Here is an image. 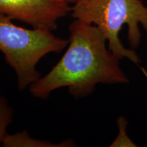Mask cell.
Here are the masks:
<instances>
[{
  "label": "cell",
  "instance_id": "cell-7",
  "mask_svg": "<svg viewBox=\"0 0 147 147\" xmlns=\"http://www.w3.org/2000/svg\"><path fill=\"white\" fill-rule=\"evenodd\" d=\"M119 134L110 146H135V144L129 138L126 134L127 121L123 117H120L117 120Z\"/></svg>",
  "mask_w": 147,
  "mask_h": 147
},
{
  "label": "cell",
  "instance_id": "cell-4",
  "mask_svg": "<svg viewBox=\"0 0 147 147\" xmlns=\"http://www.w3.org/2000/svg\"><path fill=\"white\" fill-rule=\"evenodd\" d=\"M66 0H0V13L33 28L55 31L60 18L71 13Z\"/></svg>",
  "mask_w": 147,
  "mask_h": 147
},
{
  "label": "cell",
  "instance_id": "cell-8",
  "mask_svg": "<svg viewBox=\"0 0 147 147\" xmlns=\"http://www.w3.org/2000/svg\"><path fill=\"white\" fill-rule=\"evenodd\" d=\"M66 1H67V2L69 3V4H71V3H73V4H75V3L80 2V1H83V0H66Z\"/></svg>",
  "mask_w": 147,
  "mask_h": 147
},
{
  "label": "cell",
  "instance_id": "cell-3",
  "mask_svg": "<svg viewBox=\"0 0 147 147\" xmlns=\"http://www.w3.org/2000/svg\"><path fill=\"white\" fill-rule=\"evenodd\" d=\"M12 21L0 13V51L15 71L18 89L23 91L41 77L36 68L40 59L49 53H61L69 42L51 31L24 28Z\"/></svg>",
  "mask_w": 147,
  "mask_h": 147
},
{
  "label": "cell",
  "instance_id": "cell-2",
  "mask_svg": "<svg viewBox=\"0 0 147 147\" xmlns=\"http://www.w3.org/2000/svg\"><path fill=\"white\" fill-rule=\"evenodd\" d=\"M71 16L84 23L94 25L104 35L109 50L119 59H127L138 64L139 56L127 49L119 39L122 27H128L130 47L136 49L141 41L139 25L147 34V7L141 0H83L71 8Z\"/></svg>",
  "mask_w": 147,
  "mask_h": 147
},
{
  "label": "cell",
  "instance_id": "cell-1",
  "mask_svg": "<svg viewBox=\"0 0 147 147\" xmlns=\"http://www.w3.org/2000/svg\"><path fill=\"white\" fill-rule=\"evenodd\" d=\"M69 32L67 49L61 59L29 85L32 96L47 99L55 90L67 87L69 94L78 99L91 94L98 84L128 83L120 59L106 47L107 41L98 27L74 19Z\"/></svg>",
  "mask_w": 147,
  "mask_h": 147
},
{
  "label": "cell",
  "instance_id": "cell-5",
  "mask_svg": "<svg viewBox=\"0 0 147 147\" xmlns=\"http://www.w3.org/2000/svg\"><path fill=\"white\" fill-rule=\"evenodd\" d=\"M1 146L3 147H71L76 146V144L71 139L65 140L59 143H53L46 140L36 139L24 130L13 134H7Z\"/></svg>",
  "mask_w": 147,
  "mask_h": 147
},
{
  "label": "cell",
  "instance_id": "cell-6",
  "mask_svg": "<svg viewBox=\"0 0 147 147\" xmlns=\"http://www.w3.org/2000/svg\"><path fill=\"white\" fill-rule=\"evenodd\" d=\"M14 110L8 101L0 94V145L8 133L7 129L13 121Z\"/></svg>",
  "mask_w": 147,
  "mask_h": 147
}]
</instances>
